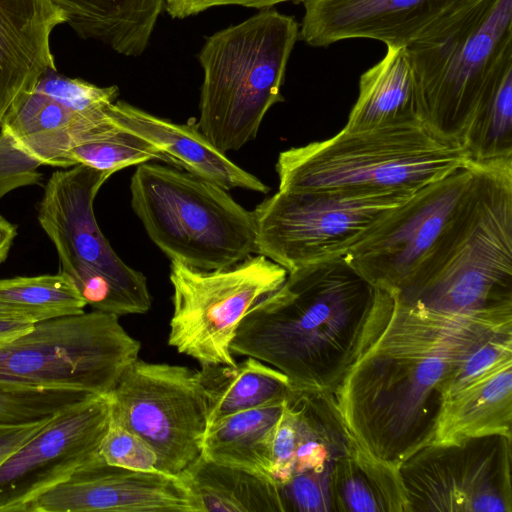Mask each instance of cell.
I'll return each mask as SVG.
<instances>
[{
	"mask_svg": "<svg viewBox=\"0 0 512 512\" xmlns=\"http://www.w3.org/2000/svg\"><path fill=\"white\" fill-rule=\"evenodd\" d=\"M418 118L416 84L406 47L385 56L359 79V93L344 130L359 132Z\"/></svg>",
	"mask_w": 512,
	"mask_h": 512,
	"instance_id": "obj_22",
	"label": "cell"
},
{
	"mask_svg": "<svg viewBox=\"0 0 512 512\" xmlns=\"http://www.w3.org/2000/svg\"><path fill=\"white\" fill-rule=\"evenodd\" d=\"M82 39L96 40L124 56L148 47L165 0H51Z\"/></svg>",
	"mask_w": 512,
	"mask_h": 512,
	"instance_id": "obj_20",
	"label": "cell"
},
{
	"mask_svg": "<svg viewBox=\"0 0 512 512\" xmlns=\"http://www.w3.org/2000/svg\"><path fill=\"white\" fill-rule=\"evenodd\" d=\"M508 328L416 312L394 296L382 331L333 393L348 431L370 455L399 467L434 441L461 360Z\"/></svg>",
	"mask_w": 512,
	"mask_h": 512,
	"instance_id": "obj_1",
	"label": "cell"
},
{
	"mask_svg": "<svg viewBox=\"0 0 512 512\" xmlns=\"http://www.w3.org/2000/svg\"><path fill=\"white\" fill-rule=\"evenodd\" d=\"M109 397L111 415L154 449L161 472L178 475L201 455L208 418L199 370L137 359Z\"/></svg>",
	"mask_w": 512,
	"mask_h": 512,
	"instance_id": "obj_12",
	"label": "cell"
},
{
	"mask_svg": "<svg viewBox=\"0 0 512 512\" xmlns=\"http://www.w3.org/2000/svg\"><path fill=\"white\" fill-rule=\"evenodd\" d=\"M35 89L80 113L101 110L114 103L119 95L115 85L100 87L80 78L65 76L58 70L46 71Z\"/></svg>",
	"mask_w": 512,
	"mask_h": 512,
	"instance_id": "obj_33",
	"label": "cell"
},
{
	"mask_svg": "<svg viewBox=\"0 0 512 512\" xmlns=\"http://www.w3.org/2000/svg\"><path fill=\"white\" fill-rule=\"evenodd\" d=\"M413 195L355 197L278 190L253 210L258 254L288 272L344 257Z\"/></svg>",
	"mask_w": 512,
	"mask_h": 512,
	"instance_id": "obj_11",
	"label": "cell"
},
{
	"mask_svg": "<svg viewBox=\"0 0 512 512\" xmlns=\"http://www.w3.org/2000/svg\"><path fill=\"white\" fill-rule=\"evenodd\" d=\"M120 128L157 148L176 168L210 181L225 190L235 188L266 194L269 186L239 167L201 133L197 124H178L152 115L124 101L106 108Z\"/></svg>",
	"mask_w": 512,
	"mask_h": 512,
	"instance_id": "obj_19",
	"label": "cell"
},
{
	"mask_svg": "<svg viewBox=\"0 0 512 512\" xmlns=\"http://www.w3.org/2000/svg\"><path fill=\"white\" fill-rule=\"evenodd\" d=\"M468 161L460 142L419 118L349 132L282 151L279 190L355 197L413 195Z\"/></svg>",
	"mask_w": 512,
	"mask_h": 512,
	"instance_id": "obj_4",
	"label": "cell"
},
{
	"mask_svg": "<svg viewBox=\"0 0 512 512\" xmlns=\"http://www.w3.org/2000/svg\"><path fill=\"white\" fill-rule=\"evenodd\" d=\"M284 402L226 416L207 427L201 456L272 481V441Z\"/></svg>",
	"mask_w": 512,
	"mask_h": 512,
	"instance_id": "obj_23",
	"label": "cell"
},
{
	"mask_svg": "<svg viewBox=\"0 0 512 512\" xmlns=\"http://www.w3.org/2000/svg\"><path fill=\"white\" fill-rule=\"evenodd\" d=\"M33 327V324L0 313V344L10 341Z\"/></svg>",
	"mask_w": 512,
	"mask_h": 512,
	"instance_id": "obj_37",
	"label": "cell"
},
{
	"mask_svg": "<svg viewBox=\"0 0 512 512\" xmlns=\"http://www.w3.org/2000/svg\"><path fill=\"white\" fill-rule=\"evenodd\" d=\"M66 24L51 0H0V131L16 102L48 70H57L53 30Z\"/></svg>",
	"mask_w": 512,
	"mask_h": 512,
	"instance_id": "obj_18",
	"label": "cell"
},
{
	"mask_svg": "<svg viewBox=\"0 0 512 512\" xmlns=\"http://www.w3.org/2000/svg\"><path fill=\"white\" fill-rule=\"evenodd\" d=\"M52 416L33 422L0 424V466L33 437Z\"/></svg>",
	"mask_w": 512,
	"mask_h": 512,
	"instance_id": "obj_35",
	"label": "cell"
},
{
	"mask_svg": "<svg viewBox=\"0 0 512 512\" xmlns=\"http://www.w3.org/2000/svg\"><path fill=\"white\" fill-rule=\"evenodd\" d=\"M89 394L92 393L56 389L0 388V424L26 423L48 418Z\"/></svg>",
	"mask_w": 512,
	"mask_h": 512,
	"instance_id": "obj_30",
	"label": "cell"
},
{
	"mask_svg": "<svg viewBox=\"0 0 512 512\" xmlns=\"http://www.w3.org/2000/svg\"><path fill=\"white\" fill-rule=\"evenodd\" d=\"M178 475L197 496L203 512H285L277 484L246 470L200 455Z\"/></svg>",
	"mask_w": 512,
	"mask_h": 512,
	"instance_id": "obj_26",
	"label": "cell"
},
{
	"mask_svg": "<svg viewBox=\"0 0 512 512\" xmlns=\"http://www.w3.org/2000/svg\"><path fill=\"white\" fill-rule=\"evenodd\" d=\"M110 412L109 394H89L54 413L0 466V512H26L97 454Z\"/></svg>",
	"mask_w": 512,
	"mask_h": 512,
	"instance_id": "obj_15",
	"label": "cell"
},
{
	"mask_svg": "<svg viewBox=\"0 0 512 512\" xmlns=\"http://www.w3.org/2000/svg\"><path fill=\"white\" fill-rule=\"evenodd\" d=\"M199 371L208 426L238 412L283 402L294 391L285 374L253 357L233 366L204 365Z\"/></svg>",
	"mask_w": 512,
	"mask_h": 512,
	"instance_id": "obj_24",
	"label": "cell"
},
{
	"mask_svg": "<svg viewBox=\"0 0 512 512\" xmlns=\"http://www.w3.org/2000/svg\"><path fill=\"white\" fill-rule=\"evenodd\" d=\"M334 511L409 512L398 467L366 452L354 439L331 480Z\"/></svg>",
	"mask_w": 512,
	"mask_h": 512,
	"instance_id": "obj_25",
	"label": "cell"
},
{
	"mask_svg": "<svg viewBox=\"0 0 512 512\" xmlns=\"http://www.w3.org/2000/svg\"><path fill=\"white\" fill-rule=\"evenodd\" d=\"M86 302L64 273L0 279V313L30 324L84 312Z\"/></svg>",
	"mask_w": 512,
	"mask_h": 512,
	"instance_id": "obj_27",
	"label": "cell"
},
{
	"mask_svg": "<svg viewBox=\"0 0 512 512\" xmlns=\"http://www.w3.org/2000/svg\"><path fill=\"white\" fill-rule=\"evenodd\" d=\"M460 143L471 162L512 157V68L478 106Z\"/></svg>",
	"mask_w": 512,
	"mask_h": 512,
	"instance_id": "obj_28",
	"label": "cell"
},
{
	"mask_svg": "<svg viewBox=\"0 0 512 512\" xmlns=\"http://www.w3.org/2000/svg\"><path fill=\"white\" fill-rule=\"evenodd\" d=\"M107 464L140 471H160L154 449L137 433L111 415L98 449Z\"/></svg>",
	"mask_w": 512,
	"mask_h": 512,
	"instance_id": "obj_32",
	"label": "cell"
},
{
	"mask_svg": "<svg viewBox=\"0 0 512 512\" xmlns=\"http://www.w3.org/2000/svg\"><path fill=\"white\" fill-rule=\"evenodd\" d=\"M67 159L71 167L80 164L111 175L123 168L153 160L173 165L172 161L157 148L118 127L109 116L86 132L67 152Z\"/></svg>",
	"mask_w": 512,
	"mask_h": 512,
	"instance_id": "obj_29",
	"label": "cell"
},
{
	"mask_svg": "<svg viewBox=\"0 0 512 512\" xmlns=\"http://www.w3.org/2000/svg\"><path fill=\"white\" fill-rule=\"evenodd\" d=\"M489 435L512 438V361L445 399L432 443Z\"/></svg>",
	"mask_w": 512,
	"mask_h": 512,
	"instance_id": "obj_21",
	"label": "cell"
},
{
	"mask_svg": "<svg viewBox=\"0 0 512 512\" xmlns=\"http://www.w3.org/2000/svg\"><path fill=\"white\" fill-rule=\"evenodd\" d=\"M140 349L113 314L93 310L38 322L0 344V388L108 395Z\"/></svg>",
	"mask_w": 512,
	"mask_h": 512,
	"instance_id": "obj_9",
	"label": "cell"
},
{
	"mask_svg": "<svg viewBox=\"0 0 512 512\" xmlns=\"http://www.w3.org/2000/svg\"><path fill=\"white\" fill-rule=\"evenodd\" d=\"M130 193L148 237L170 261L211 271L258 254L253 211L210 181L146 162L132 175Z\"/></svg>",
	"mask_w": 512,
	"mask_h": 512,
	"instance_id": "obj_7",
	"label": "cell"
},
{
	"mask_svg": "<svg viewBox=\"0 0 512 512\" xmlns=\"http://www.w3.org/2000/svg\"><path fill=\"white\" fill-rule=\"evenodd\" d=\"M288 1L297 3L301 2L304 4L311 0H182L185 9L192 15L216 6L240 5L244 7L265 9L271 8L278 3Z\"/></svg>",
	"mask_w": 512,
	"mask_h": 512,
	"instance_id": "obj_36",
	"label": "cell"
},
{
	"mask_svg": "<svg viewBox=\"0 0 512 512\" xmlns=\"http://www.w3.org/2000/svg\"><path fill=\"white\" fill-rule=\"evenodd\" d=\"M478 163L467 161L418 190L343 257L374 286L398 290L470 197Z\"/></svg>",
	"mask_w": 512,
	"mask_h": 512,
	"instance_id": "obj_14",
	"label": "cell"
},
{
	"mask_svg": "<svg viewBox=\"0 0 512 512\" xmlns=\"http://www.w3.org/2000/svg\"><path fill=\"white\" fill-rule=\"evenodd\" d=\"M26 512H203L180 475L105 463L97 454L55 485Z\"/></svg>",
	"mask_w": 512,
	"mask_h": 512,
	"instance_id": "obj_17",
	"label": "cell"
},
{
	"mask_svg": "<svg viewBox=\"0 0 512 512\" xmlns=\"http://www.w3.org/2000/svg\"><path fill=\"white\" fill-rule=\"evenodd\" d=\"M394 305L343 257L288 272L243 318L231 344L238 356L278 369L296 391L334 393L373 344Z\"/></svg>",
	"mask_w": 512,
	"mask_h": 512,
	"instance_id": "obj_2",
	"label": "cell"
},
{
	"mask_svg": "<svg viewBox=\"0 0 512 512\" xmlns=\"http://www.w3.org/2000/svg\"><path fill=\"white\" fill-rule=\"evenodd\" d=\"M406 51L418 118L439 136L461 142L478 106L512 68V0H478Z\"/></svg>",
	"mask_w": 512,
	"mask_h": 512,
	"instance_id": "obj_6",
	"label": "cell"
},
{
	"mask_svg": "<svg viewBox=\"0 0 512 512\" xmlns=\"http://www.w3.org/2000/svg\"><path fill=\"white\" fill-rule=\"evenodd\" d=\"M42 164L30 156L6 131H0V200L9 192L42 181Z\"/></svg>",
	"mask_w": 512,
	"mask_h": 512,
	"instance_id": "obj_34",
	"label": "cell"
},
{
	"mask_svg": "<svg viewBox=\"0 0 512 512\" xmlns=\"http://www.w3.org/2000/svg\"><path fill=\"white\" fill-rule=\"evenodd\" d=\"M111 176L85 165L54 172L44 187L38 221L53 243L59 272L66 274L93 310L123 316L146 313L151 295L146 277L116 254L101 232L94 200Z\"/></svg>",
	"mask_w": 512,
	"mask_h": 512,
	"instance_id": "obj_8",
	"label": "cell"
},
{
	"mask_svg": "<svg viewBox=\"0 0 512 512\" xmlns=\"http://www.w3.org/2000/svg\"><path fill=\"white\" fill-rule=\"evenodd\" d=\"M16 235V226L0 216V265L7 259Z\"/></svg>",
	"mask_w": 512,
	"mask_h": 512,
	"instance_id": "obj_38",
	"label": "cell"
},
{
	"mask_svg": "<svg viewBox=\"0 0 512 512\" xmlns=\"http://www.w3.org/2000/svg\"><path fill=\"white\" fill-rule=\"evenodd\" d=\"M478 0H311L304 3L299 39L326 47L371 39L408 47L436 35Z\"/></svg>",
	"mask_w": 512,
	"mask_h": 512,
	"instance_id": "obj_16",
	"label": "cell"
},
{
	"mask_svg": "<svg viewBox=\"0 0 512 512\" xmlns=\"http://www.w3.org/2000/svg\"><path fill=\"white\" fill-rule=\"evenodd\" d=\"M392 292L416 312L512 326V157L478 163L462 210Z\"/></svg>",
	"mask_w": 512,
	"mask_h": 512,
	"instance_id": "obj_3",
	"label": "cell"
},
{
	"mask_svg": "<svg viewBox=\"0 0 512 512\" xmlns=\"http://www.w3.org/2000/svg\"><path fill=\"white\" fill-rule=\"evenodd\" d=\"M509 361L512 328L492 333L461 360L447 383L445 399Z\"/></svg>",
	"mask_w": 512,
	"mask_h": 512,
	"instance_id": "obj_31",
	"label": "cell"
},
{
	"mask_svg": "<svg viewBox=\"0 0 512 512\" xmlns=\"http://www.w3.org/2000/svg\"><path fill=\"white\" fill-rule=\"evenodd\" d=\"M299 29L293 16L271 7L206 39L198 54L204 78L196 124L222 153L254 140L268 110L284 101Z\"/></svg>",
	"mask_w": 512,
	"mask_h": 512,
	"instance_id": "obj_5",
	"label": "cell"
},
{
	"mask_svg": "<svg viewBox=\"0 0 512 512\" xmlns=\"http://www.w3.org/2000/svg\"><path fill=\"white\" fill-rule=\"evenodd\" d=\"M287 275L285 268L261 254L211 271L172 260L173 313L168 344L201 366L235 365L230 347L240 323Z\"/></svg>",
	"mask_w": 512,
	"mask_h": 512,
	"instance_id": "obj_10",
	"label": "cell"
},
{
	"mask_svg": "<svg viewBox=\"0 0 512 512\" xmlns=\"http://www.w3.org/2000/svg\"><path fill=\"white\" fill-rule=\"evenodd\" d=\"M511 441L431 443L398 467L409 512H512Z\"/></svg>",
	"mask_w": 512,
	"mask_h": 512,
	"instance_id": "obj_13",
	"label": "cell"
}]
</instances>
